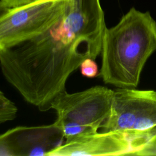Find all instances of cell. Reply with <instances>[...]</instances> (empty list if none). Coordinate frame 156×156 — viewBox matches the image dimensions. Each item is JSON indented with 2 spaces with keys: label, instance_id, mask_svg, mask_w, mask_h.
I'll return each instance as SVG.
<instances>
[{
  "label": "cell",
  "instance_id": "obj_1",
  "mask_svg": "<svg viewBox=\"0 0 156 156\" xmlns=\"http://www.w3.org/2000/svg\"><path fill=\"white\" fill-rule=\"evenodd\" d=\"M105 29L77 24L63 15L42 34L0 49L2 74L26 102L48 110L83 60L101 54Z\"/></svg>",
  "mask_w": 156,
  "mask_h": 156
},
{
  "label": "cell",
  "instance_id": "obj_2",
  "mask_svg": "<svg viewBox=\"0 0 156 156\" xmlns=\"http://www.w3.org/2000/svg\"><path fill=\"white\" fill-rule=\"evenodd\" d=\"M155 51L156 21L149 12L132 7L105 30L99 76L105 83L136 88L146 62Z\"/></svg>",
  "mask_w": 156,
  "mask_h": 156
},
{
  "label": "cell",
  "instance_id": "obj_9",
  "mask_svg": "<svg viewBox=\"0 0 156 156\" xmlns=\"http://www.w3.org/2000/svg\"><path fill=\"white\" fill-rule=\"evenodd\" d=\"M80 70L81 74L88 78H93L99 75L98 66L93 58L83 60L80 66Z\"/></svg>",
  "mask_w": 156,
  "mask_h": 156
},
{
  "label": "cell",
  "instance_id": "obj_6",
  "mask_svg": "<svg viewBox=\"0 0 156 156\" xmlns=\"http://www.w3.org/2000/svg\"><path fill=\"white\" fill-rule=\"evenodd\" d=\"M61 127L55 122L40 126H18L0 136V155L48 156L64 143Z\"/></svg>",
  "mask_w": 156,
  "mask_h": 156
},
{
  "label": "cell",
  "instance_id": "obj_4",
  "mask_svg": "<svg viewBox=\"0 0 156 156\" xmlns=\"http://www.w3.org/2000/svg\"><path fill=\"white\" fill-rule=\"evenodd\" d=\"M114 90L97 85L85 90L59 93L51 104L57 114L55 122L65 140L98 132L108 117Z\"/></svg>",
  "mask_w": 156,
  "mask_h": 156
},
{
  "label": "cell",
  "instance_id": "obj_7",
  "mask_svg": "<svg viewBox=\"0 0 156 156\" xmlns=\"http://www.w3.org/2000/svg\"><path fill=\"white\" fill-rule=\"evenodd\" d=\"M132 152L130 142L124 133L108 131L65 140L48 156L130 155Z\"/></svg>",
  "mask_w": 156,
  "mask_h": 156
},
{
  "label": "cell",
  "instance_id": "obj_5",
  "mask_svg": "<svg viewBox=\"0 0 156 156\" xmlns=\"http://www.w3.org/2000/svg\"><path fill=\"white\" fill-rule=\"evenodd\" d=\"M70 0H37L2 10L0 16V49L46 31L64 15Z\"/></svg>",
  "mask_w": 156,
  "mask_h": 156
},
{
  "label": "cell",
  "instance_id": "obj_3",
  "mask_svg": "<svg viewBox=\"0 0 156 156\" xmlns=\"http://www.w3.org/2000/svg\"><path fill=\"white\" fill-rule=\"evenodd\" d=\"M101 128L102 132L124 133L133 155L156 138V91L135 88L114 90L110 115Z\"/></svg>",
  "mask_w": 156,
  "mask_h": 156
},
{
  "label": "cell",
  "instance_id": "obj_11",
  "mask_svg": "<svg viewBox=\"0 0 156 156\" xmlns=\"http://www.w3.org/2000/svg\"><path fill=\"white\" fill-rule=\"evenodd\" d=\"M133 155L154 156L156 155V138L150 141L143 148L136 152Z\"/></svg>",
  "mask_w": 156,
  "mask_h": 156
},
{
  "label": "cell",
  "instance_id": "obj_10",
  "mask_svg": "<svg viewBox=\"0 0 156 156\" xmlns=\"http://www.w3.org/2000/svg\"><path fill=\"white\" fill-rule=\"evenodd\" d=\"M37 0H0L1 11L22 6Z\"/></svg>",
  "mask_w": 156,
  "mask_h": 156
},
{
  "label": "cell",
  "instance_id": "obj_8",
  "mask_svg": "<svg viewBox=\"0 0 156 156\" xmlns=\"http://www.w3.org/2000/svg\"><path fill=\"white\" fill-rule=\"evenodd\" d=\"M17 107L11 100L8 99L2 91L0 92V122L3 123L15 118Z\"/></svg>",
  "mask_w": 156,
  "mask_h": 156
}]
</instances>
